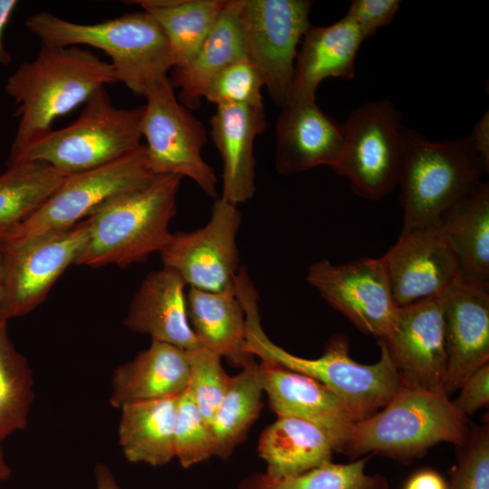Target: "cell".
I'll return each instance as SVG.
<instances>
[{"label": "cell", "instance_id": "1", "mask_svg": "<svg viewBox=\"0 0 489 489\" xmlns=\"http://www.w3.org/2000/svg\"><path fill=\"white\" fill-rule=\"evenodd\" d=\"M110 62L79 46H43L33 61L22 62L8 76L5 91L18 106L17 131L7 166L53 129V121L106 84L117 82Z\"/></svg>", "mask_w": 489, "mask_h": 489}, {"label": "cell", "instance_id": "2", "mask_svg": "<svg viewBox=\"0 0 489 489\" xmlns=\"http://www.w3.org/2000/svg\"><path fill=\"white\" fill-rule=\"evenodd\" d=\"M245 315V348L262 361L275 363L304 374L323 384L343 403L353 422L363 420L380 410L401 386L398 372L385 346L379 342L380 358L373 364L351 359L349 340L334 335L324 352L316 359L293 355L273 342L264 331L254 287L239 292Z\"/></svg>", "mask_w": 489, "mask_h": 489}, {"label": "cell", "instance_id": "3", "mask_svg": "<svg viewBox=\"0 0 489 489\" xmlns=\"http://www.w3.org/2000/svg\"><path fill=\"white\" fill-rule=\"evenodd\" d=\"M469 433L466 417L445 392L400 386L380 410L350 423L336 452L352 461L378 454L407 465L439 443L463 446Z\"/></svg>", "mask_w": 489, "mask_h": 489}, {"label": "cell", "instance_id": "4", "mask_svg": "<svg viewBox=\"0 0 489 489\" xmlns=\"http://www.w3.org/2000/svg\"><path fill=\"white\" fill-rule=\"evenodd\" d=\"M24 26L43 46L101 49L110 58L117 81L138 95H144L173 68L168 41L158 22L144 10L91 24L40 12L28 16Z\"/></svg>", "mask_w": 489, "mask_h": 489}, {"label": "cell", "instance_id": "5", "mask_svg": "<svg viewBox=\"0 0 489 489\" xmlns=\"http://www.w3.org/2000/svg\"><path fill=\"white\" fill-rule=\"evenodd\" d=\"M485 171L470 135L433 142L401 128L402 231L439 227L447 213L481 183Z\"/></svg>", "mask_w": 489, "mask_h": 489}, {"label": "cell", "instance_id": "6", "mask_svg": "<svg viewBox=\"0 0 489 489\" xmlns=\"http://www.w3.org/2000/svg\"><path fill=\"white\" fill-rule=\"evenodd\" d=\"M181 180L177 175L156 176L89 216V238L74 264L123 267L160 252L171 235Z\"/></svg>", "mask_w": 489, "mask_h": 489}, {"label": "cell", "instance_id": "7", "mask_svg": "<svg viewBox=\"0 0 489 489\" xmlns=\"http://www.w3.org/2000/svg\"><path fill=\"white\" fill-rule=\"evenodd\" d=\"M84 104L75 121L33 144L19 162L44 163L69 176L109 164L142 145L143 106L116 108L105 87Z\"/></svg>", "mask_w": 489, "mask_h": 489}, {"label": "cell", "instance_id": "8", "mask_svg": "<svg viewBox=\"0 0 489 489\" xmlns=\"http://www.w3.org/2000/svg\"><path fill=\"white\" fill-rule=\"evenodd\" d=\"M155 177L142 144L109 164L67 176L35 212L0 238L16 243L67 230L113 200L144 187Z\"/></svg>", "mask_w": 489, "mask_h": 489}, {"label": "cell", "instance_id": "9", "mask_svg": "<svg viewBox=\"0 0 489 489\" xmlns=\"http://www.w3.org/2000/svg\"><path fill=\"white\" fill-rule=\"evenodd\" d=\"M143 96L141 133L152 173L187 177L206 195L217 197L218 179L202 156L206 129L178 101L168 76L154 82Z\"/></svg>", "mask_w": 489, "mask_h": 489}, {"label": "cell", "instance_id": "10", "mask_svg": "<svg viewBox=\"0 0 489 489\" xmlns=\"http://www.w3.org/2000/svg\"><path fill=\"white\" fill-rule=\"evenodd\" d=\"M345 144L333 168L359 197L375 201L398 184L401 160L399 112L387 100L351 111L343 124Z\"/></svg>", "mask_w": 489, "mask_h": 489}, {"label": "cell", "instance_id": "11", "mask_svg": "<svg viewBox=\"0 0 489 489\" xmlns=\"http://www.w3.org/2000/svg\"><path fill=\"white\" fill-rule=\"evenodd\" d=\"M309 0H243L240 24L245 54L257 67L272 100L289 99L297 46L310 26Z\"/></svg>", "mask_w": 489, "mask_h": 489}, {"label": "cell", "instance_id": "12", "mask_svg": "<svg viewBox=\"0 0 489 489\" xmlns=\"http://www.w3.org/2000/svg\"><path fill=\"white\" fill-rule=\"evenodd\" d=\"M241 221L237 206L216 198L204 226L171 234L159 252L163 267L191 288L213 292L234 288L239 272L236 237Z\"/></svg>", "mask_w": 489, "mask_h": 489}, {"label": "cell", "instance_id": "13", "mask_svg": "<svg viewBox=\"0 0 489 489\" xmlns=\"http://www.w3.org/2000/svg\"><path fill=\"white\" fill-rule=\"evenodd\" d=\"M89 233L86 218L67 230L22 242L2 241L6 320L29 313L44 301L57 279L74 264Z\"/></svg>", "mask_w": 489, "mask_h": 489}, {"label": "cell", "instance_id": "14", "mask_svg": "<svg viewBox=\"0 0 489 489\" xmlns=\"http://www.w3.org/2000/svg\"><path fill=\"white\" fill-rule=\"evenodd\" d=\"M306 281L360 331L378 340L389 332L398 312L381 258L360 257L346 264L313 263Z\"/></svg>", "mask_w": 489, "mask_h": 489}, {"label": "cell", "instance_id": "15", "mask_svg": "<svg viewBox=\"0 0 489 489\" xmlns=\"http://www.w3.org/2000/svg\"><path fill=\"white\" fill-rule=\"evenodd\" d=\"M378 342L387 349L401 386L444 392L447 357L439 297L398 307L389 332Z\"/></svg>", "mask_w": 489, "mask_h": 489}, {"label": "cell", "instance_id": "16", "mask_svg": "<svg viewBox=\"0 0 489 489\" xmlns=\"http://www.w3.org/2000/svg\"><path fill=\"white\" fill-rule=\"evenodd\" d=\"M380 258L398 307L439 297L460 276L458 258L438 227L401 231Z\"/></svg>", "mask_w": 489, "mask_h": 489}, {"label": "cell", "instance_id": "17", "mask_svg": "<svg viewBox=\"0 0 489 489\" xmlns=\"http://www.w3.org/2000/svg\"><path fill=\"white\" fill-rule=\"evenodd\" d=\"M488 287L458 278L439 296L447 357L444 392L448 396L489 362Z\"/></svg>", "mask_w": 489, "mask_h": 489}, {"label": "cell", "instance_id": "18", "mask_svg": "<svg viewBox=\"0 0 489 489\" xmlns=\"http://www.w3.org/2000/svg\"><path fill=\"white\" fill-rule=\"evenodd\" d=\"M344 144L343 124L327 115L315 101L287 102L275 125V168L283 175L319 166L334 168Z\"/></svg>", "mask_w": 489, "mask_h": 489}, {"label": "cell", "instance_id": "19", "mask_svg": "<svg viewBox=\"0 0 489 489\" xmlns=\"http://www.w3.org/2000/svg\"><path fill=\"white\" fill-rule=\"evenodd\" d=\"M210 126L223 165L221 197L238 206L251 199L255 192L254 143L267 128L264 107L218 105Z\"/></svg>", "mask_w": 489, "mask_h": 489}, {"label": "cell", "instance_id": "20", "mask_svg": "<svg viewBox=\"0 0 489 489\" xmlns=\"http://www.w3.org/2000/svg\"><path fill=\"white\" fill-rule=\"evenodd\" d=\"M185 282L170 269L151 272L141 283L124 319L127 328L186 351L202 346L189 323Z\"/></svg>", "mask_w": 489, "mask_h": 489}, {"label": "cell", "instance_id": "21", "mask_svg": "<svg viewBox=\"0 0 489 489\" xmlns=\"http://www.w3.org/2000/svg\"><path fill=\"white\" fill-rule=\"evenodd\" d=\"M364 39L347 15L327 26L311 25L297 52L287 102L315 101L318 86L329 77L352 79L356 54Z\"/></svg>", "mask_w": 489, "mask_h": 489}, {"label": "cell", "instance_id": "22", "mask_svg": "<svg viewBox=\"0 0 489 489\" xmlns=\"http://www.w3.org/2000/svg\"><path fill=\"white\" fill-rule=\"evenodd\" d=\"M264 392L277 416L298 417L325 430L335 452L353 422L340 399L327 387L304 374L275 363H260Z\"/></svg>", "mask_w": 489, "mask_h": 489}, {"label": "cell", "instance_id": "23", "mask_svg": "<svg viewBox=\"0 0 489 489\" xmlns=\"http://www.w3.org/2000/svg\"><path fill=\"white\" fill-rule=\"evenodd\" d=\"M189 379L187 351L151 340L148 349L114 370L109 403L120 409L130 404L177 397L187 388Z\"/></svg>", "mask_w": 489, "mask_h": 489}, {"label": "cell", "instance_id": "24", "mask_svg": "<svg viewBox=\"0 0 489 489\" xmlns=\"http://www.w3.org/2000/svg\"><path fill=\"white\" fill-rule=\"evenodd\" d=\"M187 310L191 328L206 349L243 369L254 360L245 348V315L235 287L213 292L189 287Z\"/></svg>", "mask_w": 489, "mask_h": 489}, {"label": "cell", "instance_id": "25", "mask_svg": "<svg viewBox=\"0 0 489 489\" xmlns=\"http://www.w3.org/2000/svg\"><path fill=\"white\" fill-rule=\"evenodd\" d=\"M243 0H227L213 28L186 63L171 69L172 86L187 109L200 106L210 81L224 68L246 56L240 24Z\"/></svg>", "mask_w": 489, "mask_h": 489}, {"label": "cell", "instance_id": "26", "mask_svg": "<svg viewBox=\"0 0 489 489\" xmlns=\"http://www.w3.org/2000/svg\"><path fill=\"white\" fill-rule=\"evenodd\" d=\"M257 450L266 463L264 473L281 479L331 462L335 442L325 430L309 421L278 416L262 432Z\"/></svg>", "mask_w": 489, "mask_h": 489}, {"label": "cell", "instance_id": "27", "mask_svg": "<svg viewBox=\"0 0 489 489\" xmlns=\"http://www.w3.org/2000/svg\"><path fill=\"white\" fill-rule=\"evenodd\" d=\"M177 397L130 404L120 408L119 444L128 462L162 466L176 458Z\"/></svg>", "mask_w": 489, "mask_h": 489}, {"label": "cell", "instance_id": "28", "mask_svg": "<svg viewBox=\"0 0 489 489\" xmlns=\"http://www.w3.org/2000/svg\"><path fill=\"white\" fill-rule=\"evenodd\" d=\"M458 258L459 278L489 284V187L480 183L458 202L438 227Z\"/></svg>", "mask_w": 489, "mask_h": 489}, {"label": "cell", "instance_id": "29", "mask_svg": "<svg viewBox=\"0 0 489 489\" xmlns=\"http://www.w3.org/2000/svg\"><path fill=\"white\" fill-rule=\"evenodd\" d=\"M227 0L132 1L148 12L163 30L173 67L190 60L213 28Z\"/></svg>", "mask_w": 489, "mask_h": 489}, {"label": "cell", "instance_id": "30", "mask_svg": "<svg viewBox=\"0 0 489 489\" xmlns=\"http://www.w3.org/2000/svg\"><path fill=\"white\" fill-rule=\"evenodd\" d=\"M262 369L252 361L231 377L225 397L209 423L215 456L227 459L248 434L263 407Z\"/></svg>", "mask_w": 489, "mask_h": 489}, {"label": "cell", "instance_id": "31", "mask_svg": "<svg viewBox=\"0 0 489 489\" xmlns=\"http://www.w3.org/2000/svg\"><path fill=\"white\" fill-rule=\"evenodd\" d=\"M66 177L41 162L24 161L7 166L0 174V235L35 212Z\"/></svg>", "mask_w": 489, "mask_h": 489}, {"label": "cell", "instance_id": "32", "mask_svg": "<svg viewBox=\"0 0 489 489\" xmlns=\"http://www.w3.org/2000/svg\"><path fill=\"white\" fill-rule=\"evenodd\" d=\"M34 398L33 371L12 342L5 323L0 328V443L26 428Z\"/></svg>", "mask_w": 489, "mask_h": 489}, {"label": "cell", "instance_id": "33", "mask_svg": "<svg viewBox=\"0 0 489 489\" xmlns=\"http://www.w3.org/2000/svg\"><path fill=\"white\" fill-rule=\"evenodd\" d=\"M367 457L348 464L328 462L292 477L274 479L265 473L244 478L237 489H388L387 479L365 471Z\"/></svg>", "mask_w": 489, "mask_h": 489}, {"label": "cell", "instance_id": "34", "mask_svg": "<svg viewBox=\"0 0 489 489\" xmlns=\"http://www.w3.org/2000/svg\"><path fill=\"white\" fill-rule=\"evenodd\" d=\"M176 458L189 468L215 456L209 423L200 414L187 388L177 397L175 416Z\"/></svg>", "mask_w": 489, "mask_h": 489}, {"label": "cell", "instance_id": "35", "mask_svg": "<svg viewBox=\"0 0 489 489\" xmlns=\"http://www.w3.org/2000/svg\"><path fill=\"white\" fill-rule=\"evenodd\" d=\"M264 80L257 67L244 56L219 72L208 83L203 98L218 105L264 106Z\"/></svg>", "mask_w": 489, "mask_h": 489}, {"label": "cell", "instance_id": "36", "mask_svg": "<svg viewBox=\"0 0 489 489\" xmlns=\"http://www.w3.org/2000/svg\"><path fill=\"white\" fill-rule=\"evenodd\" d=\"M190 379L188 388L202 417L210 423L228 388L231 377L221 357L203 346L187 351Z\"/></svg>", "mask_w": 489, "mask_h": 489}, {"label": "cell", "instance_id": "37", "mask_svg": "<svg viewBox=\"0 0 489 489\" xmlns=\"http://www.w3.org/2000/svg\"><path fill=\"white\" fill-rule=\"evenodd\" d=\"M460 448L448 489H489L488 427H475Z\"/></svg>", "mask_w": 489, "mask_h": 489}, {"label": "cell", "instance_id": "38", "mask_svg": "<svg viewBox=\"0 0 489 489\" xmlns=\"http://www.w3.org/2000/svg\"><path fill=\"white\" fill-rule=\"evenodd\" d=\"M399 5L398 0H354L347 16L354 21L366 38L390 23Z\"/></svg>", "mask_w": 489, "mask_h": 489}, {"label": "cell", "instance_id": "39", "mask_svg": "<svg viewBox=\"0 0 489 489\" xmlns=\"http://www.w3.org/2000/svg\"><path fill=\"white\" fill-rule=\"evenodd\" d=\"M459 394L452 400L455 408L467 417L489 404V362L473 372L459 388Z\"/></svg>", "mask_w": 489, "mask_h": 489}, {"label": "cell", "instance_id": "40", "mask_svg": "<svg viewBox=\"0 0 489 489\" xmlns=\"http://www.w3.org/2000/svg\"><path fill=\"white\" fill-rule=\"evenodd\" d=\"M403 489H448V484L439 473L427 468L413 474Z\"/></svg>", "mask_w": 489, "mask_h": 489}, {"label": "cell", "instance_id": "41", "mask_svg": "<svg viewBox=\"0 0 489 489\" xmlns=\"http://www.w3.org/2000/svg\"><path fill=\"white\" fill-rule=\"evenodd\" d=\"M475 150L482 158L485 167H489V118L488 112L475 124L470 135Z\"/></svg>", "mask_w": 489, "mask_h": 489}, {"label": "cell", "instance_id": "42", "mask_svg": "<svg viewBox=\"0 0 489 489\" xmlns=\"http://www.w3.org/2000/svg\"><path fill=\"white\" fill-rule=\"evenodd\" d=\"M19 2L16 0H0V64L8 65L12 62L10 53L4 44V33Z\"/></svg>", "mask_w": 489, "mask_h": 489}, {"label": "cell", "instance_id": "43", "mask_svg": "<svg viewBox=\"0 0 489 489\" xmlns=\"http://www.w3.org/2000/svg\"><path fill=\"white\" fill-rule=\"evenodd\" d=\"M95 489H122L110 467L97 463L94 468Z\"/></svg>", "mask_w": 489, "mask_h": 489}, {"label": "cell", "instance_id": "44", "mask_svg": "<svg viewBox=\"0 0 489 489\" xmlns=\"http://www.w3.org/2000/svg\"><path fill=\"white\" fill-rule=\"evenodd\" d=\"M7 321L5 318V291L4 281V244L0 239V328Z\"/></svg>", "mask_w": 489, "mask_h": 489}, {"label": "cell", "instance_id": "45", "mask_svg": "<svg viewBox=\"0 0 489 489\" xmlns=\"http://www.w3.org/2000/svg\"><path fill=\"white\" fill-rule=\"evenodd\" d=\"M12 470L8 465L0 443V484L6 481L11 475Z\"/></svg>", "mask_w": 489, "mask_h": 489}]
</instances>
